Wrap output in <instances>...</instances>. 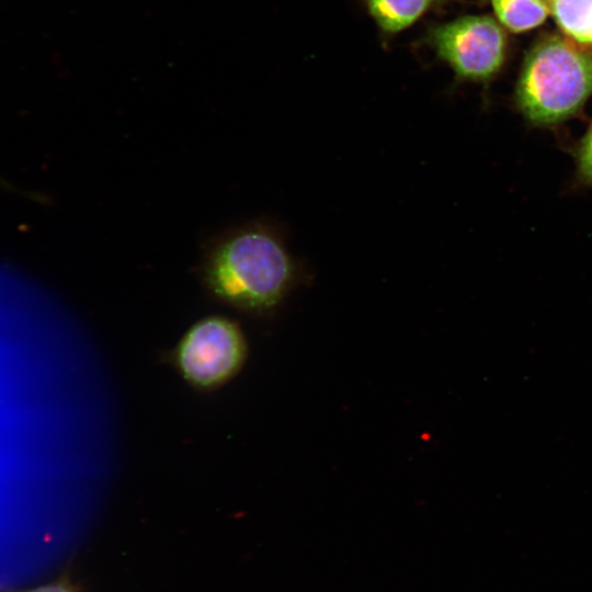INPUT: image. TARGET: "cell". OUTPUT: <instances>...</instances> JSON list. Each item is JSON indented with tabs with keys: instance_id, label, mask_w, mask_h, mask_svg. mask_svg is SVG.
<instances>
[{
	"instance_id": "ba28073f",
	"label": "cell",
	"mask_w": 592,
	"mask_h": 592,
	"mask_svg": "<svg viewBox=\"0 0 592 592\" xmlns=\"http://www.w3.org/2000/svg\"><path fill=\"white\" fill-rule=\"evenodd\" d=\"M573 157L579 179L584 184L592 186V124L578 141Z\"/></svg>"
},
{
	"instance_id": "6da1fadb",
	"label": "cell",
	"mask_w": 592,
	"mask_h": 592,
	"mask_svg": "<svg viewBox=\"0 0 592 592\" xmlns=\"http://www.w3.org/2000/svg\"><path fill=\"white\" fill-rule=\"evenodd\" d=\"M203 277L217 299L240 310L275 307L297 280V269L282 238L261 224L226 235L208 252Z\"/></svg>"
},
{
	"instance_id": "277c9868",
	"label": "cell",
	"mask_w": 592,
	"mask_h": 592,
	"mask_svg": "<svg viewBox=\"0 0 592 592\" xmlns=\"http://www.w3.org/2000/svg\"><path fill=\"white\" fill-rule=\"evenodd\" d=\"M429 43L456 75L467 80H487L501 68L506 36L501 25L487 15H469L437 25Z\"/></svg>"
},
{
	"instance_id": "3957f363",
	"label": "cell",
	"mask_w": 592,
	"mask_h": 592,
	"mask_svg": "<svg viewBox=\"0 0 592 592\" xmlns=\"http://www.w3.org/2000/svg\"><path fill=\"white\" fill-rule=\"evenodd\" d=\"M247 356V343L239 326L225 317L210 316L194 323L173 352L181 376L202 389L231 379Z\"/></svg>"
},
{
	"instance_id": "7a4b0ae2",
	"label": "cell",
	"mask_w": 592,
	"mask_h": 592,
	"mask_svg": "<svg viewBox=\"0 0 592 592\" xmlns=\"http://www.w3.org/2000/svg\"><path fill=\"white\" fill-rule=\"evenodd\" d=\"M592 95V48L569 36L547 35L526 55L515 102L535 126L574 116Z\"/></svg>"
},
{
	"instance_id": "5b68a950",
	"label": "cell",
	"mask_w": 592,
	"mask_h": 592,
	"mask_svg": "<svg viewBox=\"0 0 592 592\" xmlns=\"http://www.w3.org/2000/svg\"><path fill=\"white\" fill-rule=\"evenodd\" d=\"M441 0H366L367 9L385 32L396 33L413 24Z\"/></svg>"
},
{
	"instance_id": "8992f818",
	"label": "cell",
	"mask_w": 592,
	"mask_h": 592,
	"mask_svg": "<svg viewBox=\"0 0 592 592\" xmlns=\"http://www.w3.org/2000/svg\"><path fill=\"white\" fill-rule=\"evenodd\" d=\"M572 39L592 46V0H542Z\"/></svg>"
},
{
	"instance_id": "9c48e42d",
	"label": "cell",
	"mask_w": 592,
	"mask_h": 592,
	"mask_svg": "<svg viewBox=\"0 0 592 592\" xmlns=\"http://www.w3.org/2000/svg\"><path fill=\"white\" fill-rule=\"evenodd\" d=\"M22 592H77V590L67 581L59 580L52 583L35 587Z\"/></svg>"
},
{
	"instance_id": "52a82bcc",
	"label": "cell",
	"mask_w": 592,
	"mask_h": 592,
	"mask_svg": "<svg viewBox=\"0 0 592 592\" xmlns=\"http://www.w3.org/2000/svg\"><path fill=\"white\" fill-rule=\"evenodd\" d=\"M498 20L512 32H523L542 24L548 9L542 0H490Z\"/></svg>"
}]
</instances>
